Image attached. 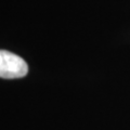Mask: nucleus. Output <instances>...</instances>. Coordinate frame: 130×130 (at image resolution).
Here are the masks:
<instances>
[{
  "mask_svg": "<svg viewBox=\"0 0 130 130\" xmlns=\"http://www.w3.org/2000/svg\"><path fill=\"white\" fill-rule=\"evenodd\" d=\"M28 72V65L21 56L7 50H0V78H22Z\"/></svg>",
  "mask_w": 130,
  "mask_h": 130,
  "instance_id": "obj_1",
  "label": "nucleus"
}]
</instances>
